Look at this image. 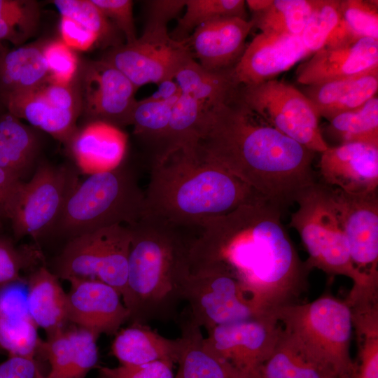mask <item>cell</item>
Segmentation results:
<instances>
[{
    "instance_id": "cell-1",
    "label": "cell",
    "mask_w": 378,
    "mask_h": 378,
    "mask_svg": "<svg viewBox=\"0 0 378 378\" xmlns=\"http://www.w3.org/2000/svg\"><path fill=\"white\" fill-rule=\"evenodd\" d=\"M282 213L265 200L241 205L202 228L188 258L223 265L265 312L300 302L312 270L283 225Z\"/></svg>"
},
{
    "instance_id": "cell-2",
    "label": "cell",
    "mask_w": 378,
    "mask_h": 378,
    "mask_svg": "<svg viewBox=\"0 0 378 378\" xmlns=\"http://www.w3.org/2000/svg\"><path fill=\"white\" fill-rule=\"evenodd\" d=\"M198 144L214 160L283 211L316 183L315 153L271 126L238 89L212 111Z\"/></svg>"
},
{
    "instance_id": "cell-3",
    "label": "cell",
    "mask_w": 378,
    "mask_h": 378,
    "mask_svg": "<svg viewBox=\"0 0 378 378\" xmlns=\"http://www.w3.org/2000/svg\"><path fill=\"white\" fill-rule=\"evenodd\" d=\"M144 195V216L177 229H202L241 205L265 200L198 144L152 161Z\"/></svg>"
},
{
    "instance_id": "cell-4",
    "label": "cell",
    "mask_w": 378,
    "mask_h": 378,
    "mask_svg": "<svg viewBox=\"0 0 378 378\" xmlns=\"http://www.w3.org/2000/svg\"><path fill=\"white\" fill-rule=\"evenodd\" d=\"M131 238L122 301L130 323L167 317L182 300L181 281L190 241L178 229L144 216L128 226Z\"/></svg>"
},
{
    "instance_id": "cell-5",
    "label": "cell",
    "mask_w": 378,
    "mask_h": 378,
    "mask_svg": "<svg viewBox=\"0 0 378 378\" xmlns=\"http://www.w3.org/2000/svg\"><path fill=\"white\" fill-rule=\"evenodd\" d=\"M144 206L134 172L122 163L79 181L49 234L68 241L113 225L130 226L144 216Z\"/></svg>"
},
{
    "instance_id": "cell-6",
    "label": "cell",
    "mask_w": 378,
    "mask_h": 378,
    "mask_svg": "<svg viewBox=\"0 0 378 378\" xmlns=\"http://www.w3.org/2000/svg\"><path fill=\"white\" fill-rule=\"evenodd\" d=\"M283 330L311 358L338 375L354 372L351 314L346 300L330 294L274 312Z\"/></svg>"
},
{
    "instance_id": "cell-7",
    "label": "cell",
    "mask_w": 378,
    "mask_h": 378,
    "mask_svg": "<svg viewBox=\"0 0 378 378\" xmlns=\"http://www.w3.org/2000/svg\"><path fill=\"white\" fill-rule=\"evenodd\" d=\"M295 203L298 208L291 214L289 225L298 232L309 255L306 262L309 269L316 268L330 276L348 277L354 286L376 284L366 281L351 262L330 187L316 182Z\"/></svg>"
},
{
    "instance_id": "cell-8",
    "label": "cell",
    "mask_w": 378,
    "mask_h": 378,
    "mask_svg": "<svg viewBox=\"0 0 378 378\" xmlns=\"http://www.w3.org/2000/svg\"><path fill=\"white\" fill-rule=\"evenodd\" d=\"M181 297L190 307V320L206 330L223 324L267 314L253 301L240 282L216 262L186 257Z\"/></svg>"
},
{
    "instance_id": "cell-9",
    "label": "cell",
    "mask_w": 378,
    "mask_h": 378,
    "mask_svg": "<svg viewBox=\"0 0 378 378\" xmlns=\"http://www.w3.org/2000/svg\"><path fill=\"white\" fill-rule=\"evenodd\" d=\"M130 229L117 225L68 240L52 271L59 279H95L115 288L122 297L127 284Z\"/></svg>"
},
{
    "instance_id": "cell-10",
    "label": "cell",
    "mask_w": 378,
    "mask_h": 378,
    "mask_svg": "<svg viewBox=\"0 0 378 378\" xmlns=\"http://www.w3.org/2000/svg\"><path fill=\"white\" fill-rule=\"evenodd\" d=\"M238 94L271 126L307 148L321 153L328 148L320 128V116L309 99L293 85L272 79L239 87Z\"/></svg>"
},
{
    "instance_id": "cell-11",
    "label": "cell",
    "mask_w": 378,
    "mask_h": 378,
    "mask_svg": "<svg viewBox=\"0 0 378 378\" xmlns=\"http://www.w3.org/2000/svg\"><path fill=\"white\" fill-rule=\"evenodd\" d=\"M78 182L74 167L41 162L24 181L10 219L15 237L48 234Z\"/></svg>"
},
{
    "instance_id": "cell-12",
    "label": "cell",
    "mask_w": 378,
    "mask_h": 378,
    "mask_svg": "<svg viewBox=\"0 0 378 378\" xmlns=\"http://www.w3.org/2000/svg\"><path fill=\"white\" fill-rule=\"evenodd\" d=\"M192 57L186 43L172 39L167 28H144L134 42L109 48L102 59L139 88L173 80L181 66Z\"/></svg>"
},
{
    "instance_id": "cell-13",
    "label": "cell",
    "mask_w": 378,
    "mask_h": 378,
    "mask_svg": "<svg viewBox=\"0 0 378 378\" xmlns=\"http://www.w3.org/2000/svg\"><path fill=\"white\" fill-rule=\"evenodd\" d=\"M206 331V348L223 363L249 378L272 354L282 328L272 312Z\"/></svg>"
},
{
    "instance_id": "cell-14",
    "label": "cell",
    "mask_w": 378,
    "mask_h": 378,
    "mask_svg": "<svg viewBox=\"0 0 378 378\" xmlns=\"http://www.w3.org/2000/svg\"><path fill=\"white\" fill-rule=\"evenodd\" d=\"M0 102L8 113L65 145L78 129L80 105L78 91L72 84L48 81L31 90L0 93Z\"/></svg>"
},
{
    "instance_id": "cell-15",
    "label": "cell",
    "mask_w": 378,
    "mask_h": 378,
    "mask_svg": "<svg viewBox=\"0 0 378 378\" xmlns=\"http://www.w3.org/2000/svg\"><path fill=\"white\" fill-rule=\"evenodd\" d=\"M137 88L103 59L89 61L80 72V113L88 122L100 121L121 129L131 125Z\"/></svg>"
},
{
    "instance_id": "cell-16",
    "label": "cell",
    "mask_w": 378,
    "mask_h": 378,
    "mask_svg": "<svg viewBox=\"0 0 378 378\" xmlns=\"http://www.w3.org/2000/svg\"><path fill=\"white\" fill-rule=\"evenodd\" d=\"M330 190L354 267L366 281L378 283L377 192L354 195Z\"/></svg>"
},
{
    "instance_id": "cell-17",
    "label": "cell",
    "mask_w": 378,
    "mask_h": 378,
    "mask_svg": "<svg viewBox=\"0 0 378 378\" xmlns=\"http://www.w3.org/2000/svg\"><path fill=\"white\" fill-rule=\"evenodd\" d=\"M67 294V321L98 337L115 335L130 314L113 286L95 279H70Z\"/></svg>"
},
{
    "instance_id": "cell-18",
    "label": "cell",
    "mask_w": 378,
    "mask_h": 378,
    "mask_svg": "<svg viewBox=\"0 0 378 378\" xmlns=\"http://www.w3.org/2000/svg\"><path fill=\"white\" fill-rule=\"evenodd\" d=\"M311 53L300 36L260 32L246 47L231 76L237 87L255 85L274 79Z\"/></svg>"
},
{
    "instance_id": "cell-19",
    "label": "cell",
    "mask_w": 378,
    "mask_h": 378,
    "mask_svg": "<svg viewBox=\"0 0 378 378\" xmlns=\"http://www.w3.org/2000/svg\"><path fill=\"white\" fill-rule=\"evenodd\" d=\"M323 184L354 195L377 192L378 146L345 143L321 153Z\"/></svg>"
},
{
    "instance_id": "cell-20",
    "label": "cell",
    "mask_w": 378,
    "mask_h": 378,
    "mask_svg": "<svg viewBox=\"0 0 378 378\" xmlns=\"http://www.w3.org/2000/svg\"><path fill=\"white\" fill-rule=\"evenodd\" d=\"M253 27L251 20L220 18L197 27L186 43L203 69L212 72L227 71L241 57Z\"/></svg>"
},
{
    "instance_id": "cell-21",
    "label": "cell",
    "mask_w": 378,
    "mask_h": 378,
    "mask_svg": "<svg viewBox=\"0 0 378 378\" xmlns=\"http://www.w3.org/2000/svg\"><path fill=\"white\" fill-rule=\"evenodd\" d=\"M378 67V39L360 38L337 46H324L296 71L297 81L308 86L354 76Z\"/></svg>"
},
{
    "instance_id": "cell-22",
    "label": "cell",
    "mask_w": 378,
    "mask_h": 378,
    "mask_svg": "<svg viewBox=\"0 0 378 378\" xmlns=\"http://www.w3.org/2000/svg\"><path fill=\"white\" fill-rule=\"evenodd\" d=\"M66 146L78 172L88 176L120 165L127 150V136L119 127L92 121L78 128Z\"/></svg>"
},
{
    "instance_id": "cell-23",
    "label": "cell",
    "mask_w": 378,
    "mask_h": 378,
    "mask_svg": "<svg viewBox=\"0 0 378 378\" xmlns=\"http://www.w3.org/2000/svg\"><path fill=\"white\" fill-rule=\"evenodd\" d=\"M98 337L76 327H65L43 341L40 356L48 361V378H85L99 361Z\"/></svg>"
},
{
    "instance_id": "cell-24",
    "label": "cell",
    "mask_w": 378,
    "mask_h": 378,
    "mask_svg": "<svg viewBox=\"0 0 378 378\" xmlns=\"http://www.w3.org/2000/svg\"><path fill=\"white\" fill-rule=\"evenodd\" d=\"M378 67L342 79L307 86L303 94L318 115L328 120L351 111L377 95Z\"/></svg>"
},
{
    "instance_id": "cell-25",
    "label": "cell",
    "mask_w": 378,
    "mask_h": 378,
    "mask_svg": "<svg viewBox=\"0 0 378 378\" xmlns=\"http://www.w3.org/2000/svg\"><path fill=\"white\" fill-rule=\"evenodd\" d=\"M181 337L169 339L140 323L120 328L111 346V354L122 365H138L155 361L177 363Z\"/></svg>"
},
{
    "instance_id": "cell-26",
    "label": "cell",
    "mask_w": 378,
    "mask_h": 378,
    "mask_svg": "<svg viewBox=\"0 0 378 378\" xmlns=\"http://www.w3.org/2000/svg\"><path fill=\"white\" fill-rule=\"evenodd\" d=\"M27 306L29 316L38 328L44 330L46 337L66 327L67 294L59 279L42 265L26 278Z\"/></svg>"
},
{
    "instance_id": "cell-27",
    "label": "cell",
    "mask_w": 378,
    "mask_h": 378,
    "mask_svg": "<svg viewBox=\"0 0 378 378\" xmlns=\"http://www.w3.org/2000/svg\"><path fill=\"white\" fill-rule=\"evenodd\" d=\"M159 85L156 93L136 102L131 121L134 134L153 148L152 161L162 152L173 108L180 95L174 79Z\"/></svg>"
},
{
    "instance_id": "cell-28",
    "label": "cell",
    "mask_w": 378,
    "mask_h": 378,
    "mask_svg": "<svg viewBox=\"0 0 378 378\" xmlns=\"http://www.w3.org/2000/svg\"><path fill=\"white\" fill-rule=\"evenodd\" d=\"M42 46L28 44L0 50V93L31 90L48 81Z\"/></svg>"
},
{
    "instance_id": "cell-29",
    "label": "cell",
    "mask_w": 378,
    "mask_h": 378,
    "mask_svg": "<svg viewBox=\"0 0 378 378\" xmlns=\"http://www.w3.org/2000/svg\"><path fill=\"white\" fill-rule=\"evenodd\" d=\"M36 132L10 113L0 116V167L24 181L39 151Z\"/></svg>"
},
{
    "instance_id": "cell-30",
    "label": "cell",
    "mask_w": 378,
    "mask_h": 378,
    "mask_svg": "<svg viewBox=\"0 0 378 378\" xmlns=\"http://www.w3.org/2000/svg\"><path fill=\"white\" fill-rule=\"evenodd\" d=\"M306 354L283 330L270 356L249 378H338Z\"/></svg>"
},
{
    "instance_id": "cell-31",
    "label": "cell",
    "mask_w": 378,
    "mask_h": 378,
    "mask_svg": "<svg viewBox=\"0 0 378 378\" xmlns=\"http://www.w3.org/2000/svg\"><path fill=\"white\" fill-rule=\"evenodd\" d=\"M174 378H226L224 365L206 346L201 328L190 319L182 328Z\"/></svg>"
},
{
    "instance_id": "cell-32",
    "label": "cell",
    "mask_w": 378,
    "mask_h": 378,
    "mask_svg": "<svg viewBox=\"0 0 378 378\" xmlns=\"http://www.w3.org/2000/svg\"><path fill=\"white\" fill-rule=\"evenodd\" d=\"M378 39V1L340 0L337 25L324 46H337L360 38Z\"/></svg>"
},
{
    "instance_id": "cell-33",
    "label": "cell",
    "mask_w": 378,
    "mask_h": 378,
    "mask_svg": "<svg viewBox=\"0 0 378 378\" xmlns=\"http://www.w3.org/2000/svg\"><path fill=\"white\" fill-rule=\"evenodd\" d=\"M328 133L340 144L363 143L378 146V98L328 120Z\"/></svg>"
},
{
    "instance_id": "cell-34",
    "label": "cell",
    "mask_w": 378,
    "mask_h": 378,
    "mask_svg": "<svg viewBox=\"0 0 378 378\" xmlns=\"http://www.w3.org/2000/svg\"><path fill=\"white\" fill-rule=\"evenodd\" d=\"M316 0H272L265 10L253 13V27L261 32L300 36Z\"/></svg>"
},
{
    "instance_id": "cell-35",
    "label": "cell",
    "mask_w": 378,
    "mask_h": 378,
    "mask_svg": "<svg viewBox=\"0 0 378 378\" xmlns=\"http://www.w3.org/2000/svg\"><path fill=\"white\" fill-rule=\"evenodd\" d=\"M245 5L244 0H186L185 13L169 36L186 42L197 27L211 21L232 17L246 19Z\"/></svg>"
},
{
    "instance_id": "cell-36",
    "label": "cell",
    "mask_w": 378,
    "mask_h": 378,
    "mask_svg": "<svg viewBox=\"0 0 378 378\" xmlns=\"http://www.w3.org/2000/svg\"><path fill=\"white\" fill-rule=\"evenodd\" d=\"M43 341L29 312L0 314V348L8 356L37 359Z\"/></svg>"
},
{
    "instance_id": "cell-37",
    "label": "cell",
    "mask_w": 378,
    "mask_h": 378,
    "mask_svg": "<svg viewBox=\"0 0 378 378\" xmlns=\"http://www.w3.org/2000/svg\"><path fill=\"white\" fill-rule=\"evenodd\" d=\"M61 16L68 17L96 34L99 46L114 48L122 45L121 32L92 0H55Z\"/></svg>"
},
{
    "instance_id": "cell-38",
    "label": "cell",
    "mask_w": 378,
    "mask_h": 378,
    "mask_svg": "<svg viewBox=\"0 0 378 378\" xmlns=\"http://www.w3.org/2000/svg\"><path fill=\"white\" fill-rule=\"evenodd\" d=\"M43 259L42 252L36 246H16L10 239L0 237V288L25 281L22 272H31L42 265Z\"/></svg>"
},
{
    "instance_id": "cell-39",
    "label": "cell",
    "mask_w": 378,
    "mask_h": 378,
    "mask_svg": "<svg viewBox=\"0 0 378 378\" xmlns=\"http://www.w3.org/2000/svg\"><path fill=\"white\" fill-rule=\"evenodd\" d=\"M340 0H316V5L300 34L302 41L310 52L324 47L337 24Z\"/></svg>"
},
{
    "instance_id": "cell-40",
    "label": "cell",
    "mask_w": 378,
    "mask_h": 378,
    "mask_svg": "<svg viewBox=\"0 0 378 378\" xmlns=\"http://www.w3.org/2000/svg\"><path fill=\"white\" fill-rule=\"evenodd\" d=\"M357 357L354 361V378H378V322L368 321L354 326Z\"/></svg>"
},
{
    "instance_id": "cell-41",
    "label": "cell",
    "mask_w": 378,
    "mask_h": 378,
    "mask_svg": "<svg viewBox=\"0 0 378 378\" xmlns=\"http://www.w3.org/2000/svg\"><path fill=\"white\" fill-rule=\"evenodd\" d=\"M43 54L48 66V81L71 85L79 70L78 59L75 51L62 40L48 42L42 46Z\"/></svg>"
},
{
    "instance_id": "cell-42",
    "label": "cell",
    "mask_w": 378,
    "mask_h": 378,
    "mask_svg": "<svg viewBox=\"0 0 378 378\" xmlns=\"http://www.w3.org/2000/svg\"><path fill=\"white\" fill-rule=\"evenodd\" d=\"M174 364L155 361L138 365L97 366V378H174Z\"/></svg>"
},
{
    "instance_id": "cell-43",
    "label": "cell",
    "mask_w": 378,
    "mask_h": 378,
    "mask_svg": "<svg viewBox=\"0 0 378 378\" xmlns=\"http://www.w3.org/2000/svg\"><path fill=\"white\" fill-rule=\"evenodd\" d=\"M106 17L121 32L125 43L136 38L133 17V2L130 0H92Z\"/></svg>"
},
{
    "instance_id": "cell-44",
    "label": "cell",
    "mask_w": 378,
    "mask_h": 378,
    "mask_svg": "<svg viewBox=\"0 0 378 378\" xmlns=\"http://www.w3.org/2000/svg\"><path fill=\"white\" fill-rule=\"evenodd\" d=\"M38 15L36 1L0 0V16L18 26L29 36L36 29Z\"/></svg>"
},
{
    "instance_id": "cell-45",
    "label": "cell",
    "mask_w": 378,
    "mask_h": 378,
    "mask_svg": "<svg viewBox=\"0 0 378 378\" xmlns=\"http://www.w3.org/2000/svg\"><path fill=\"white\" fill-rule=\"evenodd\" d=\"M59 33L62 41L74 50L86 51L99 46L96 34L68 17L61 16Z\"/></svg>"
},
{
    "instance_id": "cell-46",
    "label": "cell",
    "mask_w": 378,
    "mask_h": 378,
    "mask_svg": "<svg viewBox=\"0 0 378 378\" xmlns=\"http://www.w3.org/2000/svg\"><path fill=\"white\" fill-rule=\"evenodd\" d=\"M186 6V0H153L146 1L145 28H167Z\"/></svg>"
},
{
    "instance_id": "cell-47",
    "label": "cell",
    "mask_w": 378,
    "mask_h": 378,
    "mask_svg": "<svg viewBox=\"0 0 378 378\" xmlns=\"http://www.w3.org/2000/svg\"><path fill=\"white\" fill-rule=\"evenodd\" d=\"M24 181L0 167V220L10 219Z\"/></svg>"
},
{
    "instance_id": "cell-48",
    "label": "cell",
    "mask_w": 378,
    "mask_h": 378,
    "mask_svg": "<svg viewBox=\"0 0 378 378\" xmlns=\"http://www.w3.org/2000/svg\"><path fill=\"white\" fill-rule=\"evenodd\" d=\"M42 370L37 359L8 356L0 363V378H37Z\"/></svg>"
},
{
    "instance_id": "cell-49",
    "label": "cell",
    "mask_w": 378,
    "mask_h": 378,
    "mask_svg": "<svg viewBox=\"0 0 378 378\" xmlns=\"http://www.w3.org/2000/svg\"><path fill=\"white\" fill-rule=\"evenodd\" d=\"M29 36L18 26L0 16V42L8 41L15 45H20Z\"/></svg>"
},
{
    "instance_id": "cell-50",
    "label": "cell",
    "mask_w": 378,
    "mask_h": 378,
    "mask_svg": "<svg viewBox=\"0 0 378 378\" xmlns=\"http://www.w3.org/2000/svg\"><path fill=\"white\" fill-rule=\"evenodd\" d=\"M245 2L253 13H256L267 8L272 0H247Z\"/></svg>"
},
{
    "instance_id": "cell-51",
    "label": "cell",
    "mask_w": 378,
    "mask_h": 378,
    "mask_svg": "<svg viewBox=\"0 0 378 378\" xmlns=\"http://www.w3.org/2000/svg\"><path fill=\"white\" fill-rule=\"evenodd\" d=\"M223 363L225 370L226 378H246L244 375L237 372L227 364Z\"/></svg>"
},
{
    "instance_id": "cell-52",
    "label": "cell",
    "mask_w": 378,
    "mask_h": 378,
    "mask_svg": "<svg viewBox=\"0 0 378 378\" xmlns=\"http://www.w3.org/2000/svg\"><path fill=\"white\" fill-rule=\"evenodd\" d=\"M338 378H354V372L340 376Z\"/></svg>"
},
{
    "instance_id": "cell-53",
    "label": "cell",
    "mask_w": 378,
    "mask_h": 378,
    "mask_svg": "<svg viewBox=\"0 0 378 378\" xmlns=\"http://www.w3.org/2000/svg\"><path fill=\"white\" fill-rule=\"evenodd\" d=\"M37 378H48L46 375H45L43 372L42 370H41L38 373V376H37Z\"/></svg>"
},
{
    "instance_id": "cell-54",
    "label": "cell",
    "mask_w": 378,
    "mask_h": 378,
    "mask_svg": "<svg viewBox=\"0 0 378 378\" xmlns=\"http://www.w3.org/2000/svg\"><path fill=\"white\" fill-rule=\"evenodd\" d=\"M1 227H2V224H1V220H0V230H1Z\"/></svg>"
},
{
    "instance_id": "cell-55",
    "label": "cell",
    "mask_w": 378,
    "mask_h": 378,
    "mask_svg": "<svg viewBox=\"0 0 378 378\" xmlns=\"http://www.w3.org/2000/svg\"><path fill=\"white\" fill-rule=\"evenodd\" d=\"M2 353H4V351L1 350V349L0 348V354H1Z\"/></svg>"
}]
</instances>
